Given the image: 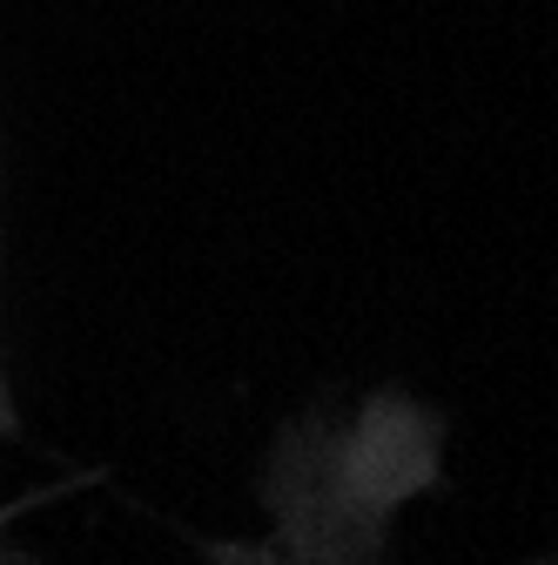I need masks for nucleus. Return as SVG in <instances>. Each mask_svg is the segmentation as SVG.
<instances>
[{"label": "nucleus", "mask_w": 558, "mask_h": 565, "mask_svg": "<svg viewBox=\"0 0 558 565\" xmlns=\"http://www.w3.org/2000/svg\"><path fill=\"white\" fill-rule=\"evenodd\" d=\"M0 424H8V384H0Z\"/></svg>", "instance_id": "obj_2"}, {"label": "nucleus", "mask_w": 558, "mask_h": 565, "mask_svg": "<svg viewBox=\"0 0 558 565\" xmlns=\"http://www.w3.org/2000/svg\"><path fill=\"white\" fill-rule=\"evenodd\" d=\"M223 558H229V565H303V558H276V552H249V545H229Z\"/></svg>", "instance_id": "obj_1"}]
</instances>
